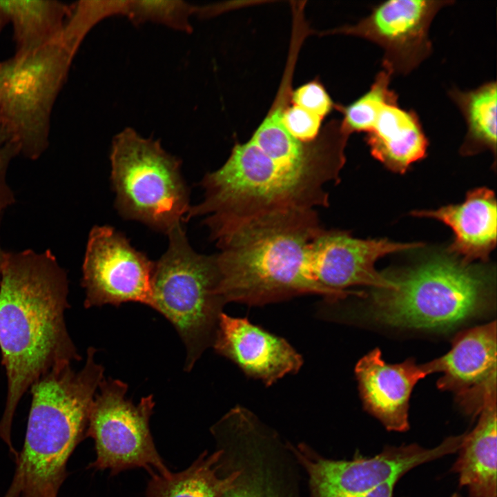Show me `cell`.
Instances as JSON below:
<instances>
[{
    "label": "cell",
    "instance_id": "24",
    "mask_svg": "<svg viewBox=\"0 0 497 497\" xmlns=\"http://www.w3.org/2000/svg\"><path fill=\"white\" fill-rule=\"evenodd\" d=\"M16 150L7 135L0 128V215L1 211L12 199L5 182V170L12 151Z\"/></svg>",
    "mask_w": 497,
    "mask_h": 497
},
{
    "label": "cell",
    "instance_id": "13",
    "mask_svg": "<svg viewBox=\"0 0 497 497\" xmlns=\"http://www.w3.org/2000/svg\"><path fill=\"white\" fill-rule=\"evenodd\" d=\"M212 347L249 377L270 386L303 364L300 354L284 338L248 319L220 315Z\"/></svg>",
    "mask_w": 497,
    "mask_h": 497
},
{
    "label": "cell",
    "instance_id": "7",
    "mask_svg": "<svg viewBox=\"0 0 497 497\" xmlns=\"http://www.w3.org/2000/svg\"><path fill=\"white\" fill-rule=\"evenodd\" d=\"M79 45L62 29L0 62V128L17 150L35 157L44 148L51 107Z\"/></svg>",
    "mask_w": 497,
    "mask_h": 497
},
{
    "label": "cell",
    "instance_id": "1",
    "mask_svg": "<svg viewBox=\"0 0 497 497\" xmlns=\"http://www.w3.org/2000/svg\"><path fill=\"white\" fill-rule=\"evenodd\" d=\"M220 290L226 303L261 305L302 294L322 295L332 230L315 210L274 213L245 222L215 240Z\"/></svg>",
    "mask_w": 497,
    "mask_h": 497
},
{
    "label": "cell",
    "instance_id": "10",
    "mask_svg": "<svg viewBox=\"0 0 497 497\" xmlns=\"http://www.w3.org/2000/svg\"><path fill=\"white\" fill-rule=\"evenodd\" d=\"M452 1L389 0L375 6L354 25L333 29L332 34L358 37L383 50L382 69L392 76L405 75L431 53V23Z\"/></svg>",
    "mask_w": 497,
    "mask_h": 497
},
{
    "label": "cell",
    "instance_id": "26",
    "mask_svg": "<svg viewBox=\"0 0 497 497\" xmlns=\"http://www.w3.org/2000/svg\"><path fill=\"white\" fill-rule=\"evenodd\" d=\"M224 497H264V496L253 487H239L237 483L230 489Z\"/></svg>",
    "mask_w": 497,
    "mask_h": 497
},
{
    "label": "cell",
    "instance_id": "25",
    "mask_svg": "<svg viewBox=\"0 0 497 497\" xmlns=\"http://www.w3.org/2000/svg\"><path fill=\"white\" fill-rule=\"evenodd\" d=\"M396 483V480H391L370 491L350 497H392Z\"/></svg>",
    "mask_w": 497,
    "mask_h": 497
},
{
    "label": "cell",
    "instance_id": "16",
    "mask_svg": "<svg viewBox=\"0 0 497 497\" xmlns=\"http://www.w3.org/2000/svg\"><path fill=\"white\" fill-rule=\"evenodd\" d=\"M411 215L434 219L449 226L454 239L447 251L467 262H486L496 248L497 203L495 193L488 188L470 191L462 203L413 211Z\"/></svg>",
    "mask_w": 497,
    "mask_h": 497
},
{
    "label": "cell",
    "instance_id": "23",
    "mask_svg": "<svg viewBox=\"0 0 497 497\" xmlns=\"http://www.w3.org/2000/svg\"><path fill=\"white\" fill-rule=\"evenodd\" d=\"M322 119L293 104L289 105L282 115V122L289 133L304 142H313L319 136Z\"/></svg>",
    "mask_w": 497,
    "mask_h": 497
},
{
    "label": "cell",
    "instance_id": "14",
    "mask_svg": "<svg viewBox=\"0 0 497 497\" xmlns=\"http://www.w3.org/2000/svg\"><path fill=\"white\" fill-rule=\"evenodd\" d=\"M360 395L364 408L389 431L409 428V401L416 384L433 373L431 362L416 364L408 359L388 364L378 349L362 358L355 369Z\"/></svg>",
    "mask_w": 497,
    "mask_h": 497
},
{
    "label": "cell",
    "instance_id": "5",
    "mask_svg": "<svg viewBox=\"0 0 497 497\" xmlns=\"http://www.w3.org/2000/svg\"><path fill=\"white\" fill-rule=\"evenodd\" d=\"M167 235L168 248L154 262L150 307L175 327L186 347L184 370L190 371L212 347L226 302L214 255L197 253L182 224Z\"/></svg>",
    "mask_w": 497,
    "mask_h": 497
},
{
    "label": "cell",
    "instance_id": "21",
    "mask_svg": "<svg viewBox=\"0 0 497 497\" xmlns=\"http://www.w3.org/2000/svg\"><path fill=\"white\" fill-rule=\"evenodd\" d=\"M195 9L196 6L184 1L128 0L124 16L135 25L152 22L191 33V17L195 14Z\"/></svg>",
    "mask_w": 497,
    "mask_h": 497
},
{
    "label": "cell",
    "instance_id": "17",
    "mask_svg": "<svg viewBox=\"0 0 497 497\" xmlns=\"http://www.w3.org/2000/svg\"><path fill=\"white\" fill-rule=\"evenodd\" d=\"M496 400L487 403L465 433L453 470L471 497H496Z\"/></svg>",
    "mask_w": 497,
    "mask_h": 497
},
{
    "label": "cell",
    "instance_id": "22",
    "mask_svg": "<svg viewBox=\"0 0 497 497\" xmlns=\"http://www.w3.org/2000/svg\"><path fill=\"white\" fill-rule=\"evenodd\" d=\"M291 103L322 119L335 106L323 85L317 80L307 82L292 91Z\"/></svg>",
    "mask_w": 497,
    "mask_h": 497
},
{
    "label": "cell",
    "instance_id": "15",
    "mask_svg": "<svg viewBox=\"0 0 497 497\" xmlns=\"http://www.w3.org/2000/svg\"><path fill=\"white\" fill-rule=\"evenodd\" d=\"M364 133L371 155L391 171L403 174L427 155L429 143L419 117L400 106L392 89L370 115Z\"/></svg>",
    "mask_w": 497,
    "mask_h": 497
},
{
    "label": "cell",
    "instance_id": "20",
    "mask_svg": "<svg viewBox=\"0 0 497 497\" xmlns=\"http://www.w3.org/2000/svg\"><path fill=\"white\" fill-rule=\"evenodd\" d=\"M449 96L462 113L467 126L460 154L470 156L489 150L496 157V82L490 81L470 90L453 88Z\"/></svg>",
    "mask_w": 497,
    "mask_h": 497
},
{
    "label": "cell",
    "instance_id": "12",
    "mask_svg": "<svg viewBox=\"0 0 497 497\" xmlns=\"http://www.w3.org/2000/svg\"><path fill=\"white\" fill-rule=\"evenodd\" d=\"M430 362L433 372L442 373L438 387L454 392L466 413L480 414L496 400V322L458 333L449 351Z\"/></svg>",
    "mask_w": 497,
    "mask_h": 497
},
{
    "label": "cell",
    "instance_id": "27",
    "mask_svg": "<svg viewBox=\"0 0 497 497\" xmlns=\"http://www.w3.org/2000/svg\"><path fill=\"white\" fill-rule=\"evenodd\" d=\"M5 255H6V253H4L0 248V275H1L2 267L3 265Z\"/></svg>",
    "mask_w": 497,
    "mask_h": 497
},
{
    "label": "cell",
    "instance_id": "28",
    "mask_svg": "<svg viewBox=\"0 0 497 497\" xmlns=\"http://www.w3.org/2000/svg\"><path fill=\"white\" fill-rule=\"evenodd\" d=\"M451 497H460V496L458 494H454L452 495Z\"/></svg>",
    "mask_w": 497,
    "mask_h": 497
},
{
    "label": "cell",
    "instance_id": "11",
    "mask_svg": "<svg viewBox=\"0 0 497 497\" xmlns=\"http://www.w3.org/2000/svg\"><path fill=\"white\" fill-rule=\"evenodd\" d=\"M465 434L447 438L425 449L416 444L388 447L369 458L306 460L311 486L318 497H350L370 491L398 478L411 469L458 451Z\"/></svg>",
    "mask_w": 497,
    "mask_h": 497
},
{
    "label": "cell",
    "instance_id": "19",
    "mask_svg": "<svg viewBox=\"0 0 497 497\" xmlns=\"http://www.w3.org/2000/svg\"><path fill=\"white\" fill-rule=\"evenodd\" d=\"M221 451L202 454L188 468L162 475L153 474L146 497H224L237 483L240 471L222 477L217 474Z\"/></svg>",
    "mask_w": 497,
    "mask_h": 497
},
{
    "label": "cell",
    "instance_id": "18",
    "mask_svg": "<svg viewBox=\"0 0 497 497\" xmlns=\"http://www.w3.org/2000/svg\"><path fill=\"white\" fill-rule=\"evenodd\" d=\"M71 8L55 1H0V28L10 23L22 53L50 41L62 30Z\"/></svg>",
    "mask_w": 497,
    "mask_h": 497
},
{
    "label": "cell",
    "instance_id": "8",
    "mask_svg": "<svg viewBox=\"0 0 497 497\" xmlns=\"http://www.w3.org/2000/svg\"><path fill=\"white\" fill-rule=\"evenodd\" d=\"M128 384L104 378L95 396L88 420L87 435L95 444L97 458L91 465L112 474L144 467L151 475L170 471L159 455L150 433L149 421L155 402L152 395L139 403L126 398Z\"/></svg>",
    "mask_w": 497,
    "mask_h": 497
},
{
    "label": "cell",
    "instance_id": "3",
    "mask_svg": "<svg viewBox=\"0 0 497 497\" xmlns=\"http://www.w3.org/2000/svg\"><path fill=\"white\" fill-rule=\"evenodd\" d=\"M87 349L85 364L52 369L30 388L32 394L23 448L6 497H57L67 460L88 425L104 369Z\"/></svg>",
    "mask_w": 497,
    "mask_h": 497
},
{
    "label": "cell",
    "instance_id": "9",
    "mask_svg": "<svg viewBox=\"0 0 497 497\" xmlns=\"http://www.w3.org/2000/svg\"><path fill=\"white\" fill-rule=\"evenodd\" d=\"M154 262L113 227L94 226L82 267L85 307L126 302L150 307Z\"/></svg>",
    "mask_w": 497,
    "mask_h": 497
},
{
    "label": "cell",
    "instance_id": "6",
    "mask_svg": "<svg viewBox=\"0 0 497 497\" xmlns=\"http://www.w3.org/2000/svg\"><path fill=\"white\" fill-rule=\"evenodd\" d=\"M110 159L115 206L122 217L166 234L184 222L191 205L182 161L159 139L126 128L113 138Z\"/></svg>",
    "mask_w": 497,
    "mask_h": 497
},
{
    "label": "cell",
    "instance_id": "2",
    "mask_svg": "<svg viewBox=\"0 0 497 497\" xmlns=\"http://www.w3.org/2000/svg\"><path fill=\"white\" fill-rule=\"evenodd\" d=\"M0 283V349L7 378L0 436L11 447L13 416L26 391L80 356L65 322L68 280L49 251L6 253Z\"/></svg>",
    "mask_w": 497,
    "mask_h": 497
},
{
    "label": "cell",
    "instance_id": "4",
    "mask_svg": "<svg viewBox=\"0 0 497 497\" xmlns=\"http://www.w3.org/2000/svg\"><path fill=\"white\" fill-rule=\"evenodd\" d=\"M382 273L384 285L371 289V309L376 320L389 326L449 330L482 314L491 303V271L447 250Z\"/></svg>",
    "mask_w": 497,
    "mask_h": 497
}]
</instances>
